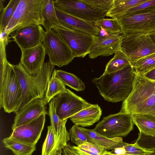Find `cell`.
Returning <instances> with one entry per match:
<instances>
[{
    "label": "cell",
    "mask_w": 155,
    "mask_h": 155,
    "mask_svg": "<svg viewBox=\"0 0 155 155\" xmlns=\"http://www.w3.org/2000/svg\"><path fill=\"white\" fill-rule=\"evenodd\" d=\"M113 153L119 155H125L126 151L123 147H119L114 149ZM113 153V152H112Z\"/></svg>",
    "instance_id": "b9f144b4"
},
{
    "label": "cell",
    "mask_w": 155,
    "mask_h": 155,
    "mask_svg": "<svg viewBox=\"0 0 155 155\" xmlns=\"http://www.w3.org/2000/svg\"><path fill=\"white\" fill-rule=\"evenodd\" d=\"M135 71L131 65L118 71L94 78L92 82L104 100L116 103L123 101L131 92Z\"/></svg>",
    "instance_id": "6da1fadb"
},
{
    "label": "cell",
    "mask_w": 155,
    "mask_h": 155,
    "mask_svg": "<svg viewBox=\"0 0 155 155\" xmlns=\"http://www.w3.org/2000/svg\"><path fill=\"white\" fill-rule=\"evenodd\" d=\"M51 101L56 114L61 120L70 118L92 105L68 89L66 92L54 97Z\"/></svg>",
    "instance_id": "30bf717a"
},
{
    "label": "cell",
    "mask_w": 155,
    "mask_h": 155,
    "mask_svg": "<svg viewBox=\"0 0 155 155\" xmlns=\"http://www.w3.org/2000/svg\"><path fill=\"white\" fill-rule=\"evenodd\" d=\"M45 121V114L17 127L12 132L10 137L24 143L36 146L41 136Z\"/></svg>",
    "instance_id": "4fadbf2b"
},
{
    "label": "cell",
    "mask_w": 155,
    "mask_h": 155,
    "mask_svg": "<svg viewBox=\"0 0 155 155\" xmlns=\"http://www.w3.org/2000/svg\"><path fill=\"white\" fill-rule=\"evenodd\" d=\"M42 15L43 26L46 32L52 30L55 27L64 28L60 22L55 9L54 1L44 0Z\"/></svg>",
    "instance_id": "7402d4cb"
},
{
    "label": "cell",
    "mask_w": 155,
    "mask_h": 155,
    "mask_svg": "<svg viewBox=\"0 0 155 155\" xmlns=\"http://www.w3.org/2000/svg\"><path fill=\"white\" fill-rule=\"evenodd\" d=\"M44 0H21L4 30L9 36L23 27L32 25H43L42 15Z\"/></svg>",
    "instance_id": "5b68a950"
},
{
    "label": "cell",
    "mask_w": 155,
    "mask_h": 155,
    "mask_svg": "<svg viewBox=\"0 0 155 155\" xmlns=\"http://www.w3.org/2000/svg\"><path fill=\"white\" fill-rule=\"evenodd\" d=\"M20 63L29 74L37 73L44 64L45 56L43 43L35 47L21 50Z\"/></svg>",
    "instance_id": "e0dca14e"
},
{
    "label": "cell",
    "mask_w": 155,
    "mask_h": 155,
    "mask_svg": "<svg viewBox=\"0 0 155 155\" xmlns=\"http://www.w3.org/2000/svg\"><path fill=\"white\" fill-rule=\"evenodd\" d=\"M7 60L5 49H0V105L8 113H15L22 102V93L18 78Z\"/></svg>",
    "instance_id": "277c9868"
},
{
    "label": "cell",
    "mask_w": 155,
    "mask_h": 155,
    "mask_svg": "<svg viewBox=\"0 0 155 155\" xmlns=\"http://www.w3.org/2000/svg\"><path fill=\"white\" fill-rule=\"evenodd\" d=\"M67 89L56 74V70L53 71L48 83L45 94L43 98L46 105L49 103L55 96L66 92Z\"/></svg>",
    "instance_id": "d4e9b609"
},
{
    "label": "cell",
    "mask_w": 155,
    "mask_h": 155,
    "mask_svg": "<svg viewBox=\"0 0 155 155\" xmlns=\"http://www.w3.org/2000/svg\"><path fill=\"white\" fill-rule=\"evenodd\" d=\"M134 143L142 149L152 151L155 149V136L147 135L139 132Z\"/></svg>",
    "instance_id": "836d02e7"
},
{
    "label": "cell",
    "mask_w": 155,
    "mask_h": 155,
    "mask_svg": "<svg viewBox=\"0 0 155 155\" xmlns=\"http://www.w3.org/2000/svg\"><path fill=\"white\" fill-rule=\"evenodd\" d=\"M120 49L126 55L134 67L140 59L155 53V45L148 34L130 33L123 34Z\"/></svg>",
    "instance_id": "8992f818"
},
{
    "label": "cell",
    "mask_w": 155,
    "mask_h": 155,
    "mask_svg": "<svg viewBox=\"0 0 155 155\" xmlns=\"http://www.w3.org/2000/svg\"><path fill=\"white\" fill-rule=\"evenodd\" d=\"M45 32L41 25L36 24L21 28L10 35L21 50L42 44Z\"/></svg>",
    "instance_id": "5bb4252c"
},
{
    "label": "cell",
    "mask_w": 155,
    "mask_h": 155,
    "mask_svg": "<svg viewBox=\"0 0 155 155\" xmlns=\"http://www.w3.org/2000/svg\"><path fill=\"white\" fill-rule=\"evenodd\" d=\"M12 66L18 78L23 95L21 104L16 114L33 101L44 98L54 66L48 61L34 74L28 73L20 63Z\"/></svg>",
    "instance_id": "3957f363"
},
{
    "label": "cell",
    "mask_w": 155,
    "mask_h": 155,
    "mask_svg": "<svg viewBox=\"0 0 155 155\" xmlns=\"http://www.w3.org/2000/svg\"><path fill=\"white\" fill-rule=\"evenodd\" d=\"M21 0H11L4 8L0 16V32L8 25Z\"/></svg>",
    "instance_id": "f546056e"
},
{
    "label": "cell",
    "mask_w": 155,
    "mask_h": 155,
    "mask_svg": "<svg viewBox=\"0 0 155 155\" xmlns=\"http://www.w3.org/2000/svg\"><path fill=\"white\" fill-rule=\"evenodd\" d=\"M100 29V31L98 35L102 37H106L110 35L107 31L102 27L98 28Z\"/></svg>",
    "instance_id": "7bdbcfd3"
},
{
    "label": "cell",
    "mask_w": 155,
    "mask_h": 155,
    "mask_svg": "<svg viewBox=\"0 0 155 155\" xmlns=\"http://www.w3.org/2000/svg\"><path fill=\"white\" fill-rule=\"evenodd\" d=\"M152 152L147 155H155V149L152 150Z\"/></svg>",
    "instance_id": "7dc6e473"
},
{
    "label": "cell",
    "mask_w": 155,
    "mask_h": 155,
    "mask_svg": "<svg viewBox=\"0 0 155 155\" xmlns=\"http://www.w3.org/2000/svg\"><path fill=\"white\" fill-rule=\"evenodd\" d=\"M133 67L135 72L140 75H143L154 68L155 53L140 59L136 62Z\"/></svg>",
    "instance_id": "f1b7e54d"
},
{
    "label": "cell",
    "mask_w": 155,
    "mask_h": 155,
    "mask_svg": "<svg viewBox=\"0 0 155 155\" xmlns=\"http://www.w3.org/2000/svg\"><path fill=\"white\" fill-rule=\"evenodd\" d=\"M48 115L50 117L51 125L52 127L55 140V148L61 150L67 144L70 137L69 132L66 127L68 119L61 120L57 116L51 101L49 103Z\"/></svg>",
    "instance_id": "d6986e66"
},
{
    "label": "cell",
    "mask_w": 155,
    "mask_h": 155,
    "mask_svg": "<svg viewBox=\"0 0 155 155\" xmlns=\"http://www.w3.org/2000/svg\"><path fill=\"white\" fill-rule=\"evenodd\" d=\"M103 155H119L114 154L112 152H109L106 150L104 151L103 154Z\"/></svg>",
    "instance_id": "f6af8a7d"
},
{
    "label": "cell",
    "mask_w": 155,
    "mask_h": 155,
    "mask_svg": "<svg viewBox=\"0 0 155 155\" xmlns=\"http://www.w3.org/2000/svg\"><path fill=\"white\" fill-rule=\"evenodd\" d=\"M70 145L67 143L63 149V155H74L70 147Z\"/></svg>",
    "instance_id": "60d3db41"
},
{
    "label": "cell",
    "mask_w": 155,
    "mask_h": 155,
    "mask_svg": "<svg viewBox=\"0 0 155 155\" xmlns=\"http://www.w3.org/2000/svg\"><path fill=\"white\" fill-rule=\"evenodd\" d=\"M96 25L102 27L110 34H123L121 25L117 19L103 18L95 21Z\"/></svg>",
    "instance_id": "4dcf8cb0"
},
{
    "label": "cell",
    "mask_w": 155,
    "mask_h": 155,
    "mask_svg": "<svg viewBox=\"0 0 155 155\" xmlns=\"http://www.w3.org/2000/svg\"><path fill=\"white\" fill-rule=\"evenodd\" d=\"M131 114L119 113L104 117L93 129L108 138L125 137L134 129Z\"/></svg>",
    "instance_id": "52a82bcc"
},
{
    "label": "cell",
    "mask_w": 155,
    "mask_h": 155,
    "mask_svg": "<svg viewBox=\"0 0 155 155\" xmlns=\"http://www.w3.org/2000/svg\"><path fill=\"white\" fill-rule=\"evenodd\" d=\"M54 6L58 9L79 18L96 21L106 16L98 12L81 0H55Z\"/></svg>",
    "instance_id": "7c38bea8"
},
{
    "label": "cell",
    "mask_w": 155,
    "mask_h": 155,
    "mask_svg": "<svg viewBox=\"0 0 155 155\" xmlns=\"http://www.w3.org/2000/svg\"><path fill=\"white\" fill-rule=\"evenodd\" d=\"M4 0H0V12H1L3 11L4 8L3 5V2Z\"/></svg>",
    "instance_id": "bcb514c9"
},
{
    "label": "cell",
    "mask_w": 155,
    "mask_h": 155,
    "mask_svg": "<svg viewBox=\"0 0 155 155\" xmlns=\"http://www.w3.org/2000/svg\"><path fill=\"white\" fill-rule=\"evenodd\" d=\"M102 110L98 104H92L78 112L70 117V120L77 126L82 127L93 125L100 119Z\"/></svg>",
    "instance_id": "ffe728a7"
},
{
    "label": "cell",
    "mask_w": 155,
    "mask_h": 155,
    "mask_svg": "<svg viewBox=\"0 0 155 155\" xmlns=\"http://www.w3.org/2000/svg\"><path fill=\"white\" fill-rule=\"evenodd\" d=\"M149 35L152 41L155 45V31L150 33Z\"/></svg>",
    "instance_id": "ee69618b"
},
{
    "label": "cell",
    "mask_w": 155,
    "mask_h": 155,
    "mask_svg": "<svg viewBox=\"0 0 155 155\" xmlns=\"http://www.w3.org/2000/svg\"><path fill=\"white\" fill-rule=\"evenodd\" d=\"M67 45L74 58H84L88 54L95 41V36L90 34L61 28L52 29Z\"/></svg>",
    "instance_id": "ba28073f"
},
{
    "label": "cell",
    "mask_w": 155,
    "mask_h": 155,
    "mask_svg": "<svg viewBox=\"0 0 155 155\" xmlns=\"http://www.w3.org/2000/svg\"><path fill=\"white\" fill-rule=\"evenodd\" d=\"M46 105L43 99H36L30 102L16 114L12 130L34 120L42 114H48Z\"/></svg>",
    "instance_id": "ac0fdd59"
},
{
    "label": "cell",
    "mask_w": 155,
    "mask_h": 155,
    "mask_svg": "<svg viewBox=\"0 0 155 155\" xmlns=\"http://www.w3.org/2000/svg\"><path fill=\"white\" fill-rule=\"evenodd\" d=\"M91 8L106 16L111 8L114 0H81Z\"/></svg>",
    "instance_id": "d6a6232c"
},
{
    "label": "cell",
    "mask_w": 155,
    "mask_h": 155,
    "mask_svg": "<svg viewBox=\"0 0 155 155\" xmlns=\"http://www.w3.org/2000/svg\"><path fill=\"white\" fill-rule=\"evenodd\" d=\"M119 112L155 115V81L135 72L131 91Z\"/></svg>",
    "instance_id": "7a4b0ae2"
},
{
    "label": "cell",
    "mask_w": 155,
    "mask_h": 155,
    "mask_svg": "<svg viewBox=\"0 0 155 155\" xmlns=\"http://www.w3.org/2000/svg\"><path fill=\"white\" fill-rule=\"evenodd\" d=\"M130 65L131 64L128 58L120 49L115 52L114 57L107 63L103 74L114 72Z\"/></svg>",
    "instance_id": "4316f807"
},
{
    "label": "cell",
    "mask_w": 155,
    "mask_h": 155,
    "mask_svg": "<svg viewBox=\"0 0 155 155\" xmlns=\"http://www.w3.org/2000/svg\"><path fill=\"white\" fill-rule=\"evenodd\" d=\"M123 34H110L106 37L95 36V41L88 54L91 59L99 56H107L114 54L120 49Z\"/></svg>",
    "instance_id": "2e32d148"
},
{
    "label": "cell",
    "mask_w": 155,
    "mask_h": 155,
    "mask_svg": "<svg viewBox=\"0 0 155 155\" xmlns=\"http://www.w3.org/2000/svg\"><path fill=\"white\" fill-rule=\"evenodd\" d=\"M71 148L74 155H103L95 153L90 151L80 148L77 146L70 145Z\"/></svg>",
    "instance_id": "f35d334b"
},
{
    "label": "cell",
    "mask_w": 155,
    "mask_h": 155,
    "mask_svg": "<svg viewBox=\"0 0 155 155\" xmlns=\"http://www.w3.org/2000/svg\"><path fill=\"white\" fill-rule=\"evenodd\" d=\"M121 147L124 148L126 155H147L152 152L142 149L134 143L130 144L124 142L122 143Z\"/></svg>",
    "instance_id": "8d00e7d4"
},
{
    "label": "cell",
    "mask_w": 155,
    "mask_h": 155,
    "mask_svg": "<svg viewBox=\"0 0 155 155\" xmlns=\"http://www.w3.org/2000/svg\"><path fill=\"white\" fill-rule=\"evenodd\" d=\"M43 44L50 62L54 66L66 65L74 58L67 45L52 30L45 31Z\"/></svg>",
    "instance_id": "9c48e42d"
},
{
    "label": "cell",
    "mask_w": 155,
    "mask_h": 155,
    "mask_svg": "<svg viewBox=\"0 0 155 155\" xmlns=\"http://www.w3.org/2000/svg\"><path fill=\"white\" fill-rule=\"evenodd\" d=\"M78 147L80 148L99 154H103L104 151L107 150L104 147L87 142Z\"/></svg>",
    "instance_id": "74e56055"
},
{
    "label": "cell",
    "mask_w": 155,
    "mask_h": 155,
    "mask_svg": "<svg viewBox=\"0 0 155 155\" xmlns=\"http://www.w3.org/2000/svg\"><path fill=\"white\" fill-rule=\"evenodd\" d=\"M56 74L65 85L77 91H82L85 89L84 83L74 74L61 70H56Z\"/></svg>",
    "instance_id": "83f0119b"
},
{
    "label": "cell",
    "mask_w": 155,
    "mask_h": 155,
    "mask_svg": "<svg viewBox=\"0 0 155 155\" xmlns=\"http://www.w3.org/2000/svg\"><path fill=\"white\" fill-rule=\"evenodd\" d=\"M4 147L12 151L15 155H31L36 150V146L24 143L9 137L4 138Z\"/></svg>",
    "instance_id": "484cf974"
},
{
    "label": "cell",
    "mask_w": 155,
    "mask_h": 155,
    "mask_svg": "<svg viewBox=\"0 0 155 155\" xmlns=\"http://www.w3.org/2000/svg\"><path fill=\"white\" fill-rule=\"evenodd\" d=\"M132 121L140 132L155 136V115L147 114H131Z\"/></svg>",
    "instance_id": "603a6c76"
},
{
    "label": "cell",
    "mask_w": 155,
    "mask_h": 155,
    "mask_svg": "<svg viewBox=\"0 0 155 155\" xmlns=\"http://www.w3.org/2000/svg\"><path fill=\"white\" fill-rule=\"evenodd\" d=\"M147 0H114L112 6L107 16L118 19L133 7Z\"/></svg>",
    "instance_id": "cb8c5ba5"
},
{
    "label": "cell",
    "mask_w": 155,
    "mask_h": 155,
    "mask_svg": "<svg viewBox=\"0 0 155 155\" xmlns=\"http://www.w3.org/2000/svg\"><path fill=\"white\" fill-rule=\"evenodd\" d=\"M153 11H155V0H147L129 9L121 17L135 13Z\"/></svg>",
    "instance_id": "e575fe53"
},
{
    "label": "cell",
    "mask_w": 155,
    "mask_h": 155,
    "mask_svg": "<svg viewBox=\"0 0 155 155\" xmlns=\"http://www.w3.org/2000/svg\"><path fill=\"white\" fill-rule=\"evenodd\" d=\"M79 127L86 137L87 142L104 147L106 150L114 149L120 147L123 142L121 137L108 138L97 133L93 129Z\"/></svg>",
    "instance_id": "44dd1931"
},
{
    "label": "cell",
    "mask_w": 155,
    "mask_h": 155,
    "mask_svg": "<svg viewBox=\"0 0 155 155\" xmlns=\"http://www.w3.org/2000/svg\"><path fill=\"white\" fill-rule=\"evenodd\" d=\"M55 140L53 128L48 127L47 135L43 145L41 155H57L55 150Z\"/></svg>",
    "instance_id": "1f68e13d"
},
{
    "label": "cell",
    "mask_w": 155,
    "mask_h": 155,
    "mask_svg": "<svg viewBox=\"0 0 155 155\" xmlns=\"http://www.w3.org/2000/svg\"><path fill=\"white\" fill-rule=\"evenodd\" d=\"M143 75L149 80L155 81V68Z\"/></svg>",
    "instance_id": "ab89813d"
},
{
    "label": "cell",
    "mask_w": 155,
    "mask_h": 155,
    "mask_svg": "<svg viewBox=\"0 0 155 155\" xmlns=\"http://www.w3.org/2000/svg\"><path fill=\"white\" fill-rule=\"evenodd\" d=\"M69 134L71 142L77 147L87 142L86 137L79 126L73 125L70 129Z\"/></svg>",
    "instance_id": "d590c367"
},
{
    "label": "cell",
    "mask_w": 155,
    "mask_h": 155,
    "mask_svg": "<svg viewBox=\"0 0 155 155\" xmlns=\"http://www.w3.org/2000/svg\"><path fill=\"white\" fill-rule=\"evenodd\" d=\"M123 34L134 33L147 34L155 31V11L135 13L118 19Z\"/></svg>",
    "instance_id": "8fae6325"
},
{
    "label": "cell",
    "mask_w": 155,
    "mask_h": 155,
    "mask_svg": "<svg viewBox=\"0 0 155 155\" xmlns=\"http://www.w3.org/2000/svg\"><path fill=\"white\" fill-rule=\"evenodd\" d=\"M55 9L58 18L64 29L81 32L94 36L99 35L100 29L96 25L95 21L79 18L61 10L55 6Z\"/></svg>",
    "instance_id": "9a60e30c"
}]
</instances>
